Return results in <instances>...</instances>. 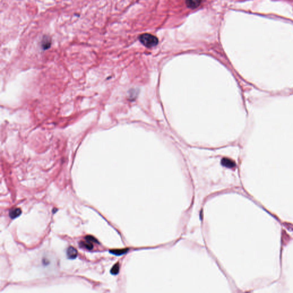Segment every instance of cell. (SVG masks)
Returning a JSON list of instances; mask_svg holds the SVG:
<instances>
[{
    "instance_id": "obj_6",
    "label": "cell",
    "mask_w": 293,
    "mask_h": 293,
    "mask_svg": "<svg viewBox=\"0 0 293 293\" xmlns=\"http://www.w3.org/2000/svg\"><path fill=\"white\" fill-rule=\"evenodd\" d=\"M202 0H186L187 6L190 9H195L200 5Z\"/></svg>"
},
{
    "instance_id": "obj_3",
    "label": "cell",
    "mask_w": 293,
    "mask_h": 293,
    "mask_svg": "<svg viewBox=\"0 0 293 293\" xmlns=\"http://www.w3.org/2000/svg\"><path fill=\"white\" fill-rule=\"evenodd\" d=\"M52 44L51 38L48 36H44L41 41V46L43 49L46 50L50 48Z\"/></svg>"
},
{
    "instance_id": "obj_4",
    "label": "cell",
    "mask_w": 293,
    "mask_h": 293,
    "mask_svg": "<svg viewBox=\"0 0 293 293\" xmlns=\"http://www.w3.org/2000/svg\"><path fill=\"white\" fill-rule=\"evenodd\" d=\"M128 251H129V248H121V249H112V250H110L109 252V253L113 254L115 256L119 257L126 254Z\"/></svg>"
},
{
    "instance_id": "obj_10",
    "label": "cell",
    "mask_w": 293,
    "mask_h": 293,
    "mask_svg": "<svg viewBox=\"0 0 293 293\" xmlns=\"http://www.w3.org/2000/svg\"><path fill=\"white\" fill-rule=\"evenodd\" d=\"M85 240H87L88 241H90L92 243H99V242L95 238H94L91 235H87L86 237H85Z\"/></svg>"
},
{
    "instance_id": "obj_9",
    "label": "cell",
    "mask_w": 293,
    "mask_h": 293,
    "mask_svg": "<svg viewBox=\"0 0 293 293\" xmlns=\"http://www.w3.org/2000/svg\"><path fill=\"white\" fill-rule=\"evenodd\" d=\"M119 270H120V265H119L118 263H117L115 265L113 266L110 273L112 275L116 276V275L118 274V273H119Z\"/></svg>"
},
{
    "instance_id": "obj_2",
    "label": "cell",
    "mask_w": 293,
    "mask_h": 293,
    "mask_svg": "<svg viewBox=\"0 0 293 293\" xmlns=\"http://www.w3.org/2000/svg\"><path fill=\"white\" fill-rule=\"evenodd\" d=\"M221 164L223 167H225L228 169H233L236 166V164L235 163V162H234L230 159L226 158H223L222 159Z\"/></svg>"
},
{
    "instance_id": "obj_5",
    "label": "cell",
    "mask_w": 293,
    "mask_h": 293,
    "mask_svg": "<svg viewBox=\"0 0 293 293\" xmlns=\"http://www.w3.org/2000/svg\"><path fill=\"white\" fill-rule=\"evenodd\" d=\"M67 255L69 259H74L77 258L78 253L76 248H74L73 247H69L67 249Z\"/></svg>"
},
{
    "instance_id": "obj_8",
    "label": "cell",
    "mask_w": 293,
    "mask_h": 293,
    "mask_svg": "<svg viewBox=\"0 0 293 293\" xmlns=\"http://www.w3.org/2000/svg\"><path fill=\"white\" fill-rule=\"evenodd\" d=\"M92 243H93L91 242L90 241L85 240V241H84V242H82V241L80 242L79 243V245H80V247H81V248H86L88 250H91L93 249V245Z\"/></svg>"
},
{
    "instance_id": "obj_7",
    "label": "cell",
    "mask_w": 293,
    "mask_h": 293,
    "mask_svg": "<svg viewBox=\"0 0 293 293\" xmlns=\"http://www.w3.org/2000/svg\"><path fill=\"white\" fill-rule=\"evenodd\" d=\"M21 213H22V211H21V209H19V208H15V209H12L11 210H10L9 215V216L11 219H14L18 218V216H20V215L21 214Z\"/></svg>"
},
{
    "instance_id": "obj_1",
    "label": "cell",
    "mask_w": 293,
    "mask_h": 293,
    "mask_svg": "<svg viewBox=\"0 0 293 293\" xmlns=\"http://www.w3.org/2000/svg\"><path fill=\"white\" fill-rule=\"evenodd\" d=\"M139 40L141 44L148 48L155 46L158 44L157 37L152 34L145 33L141 34L139 37Z\"/></svg>"
}]
</instances>
